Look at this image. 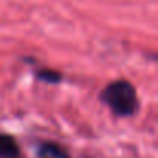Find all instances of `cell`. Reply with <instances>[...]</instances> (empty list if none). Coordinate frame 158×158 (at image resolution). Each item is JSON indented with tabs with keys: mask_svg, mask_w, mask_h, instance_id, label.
<instances>
[{
	"mask_svg": "<svg viewBox=\"0 0 158 158\" xmlns=\"http://www.w3.org/2000/svg\"><path fill=\"white\" fill-rule=\"evenodd\" d=\"M20 149L11 135L0 133V158H19Z\"/></svg>",
	"mask_w": 158,
	"mask_h": 158,
	"instance_id": "obj_2",
	"label": "cell"
},
{
	"mask_svg": "<svg viewBox=\"0 0 158 158\" xmlns=\"http://www.w3.org/2000/svg\"><path fill=\"white\" fill-rule=\"evenodd\" d=\"M101 101L118 116H132L138 110V95L135 87L124 79L110 82L101 93Z\"/></svg>",
	"mask_w": 158,
	"mask_h": 158,
	"instance_id": "obj_1",
	"label": "cell"
},
{
	"mask_svg": "<svg viewBox=\"0 0 158 158\" xmlns=\"http://www.w3.org/2000/svg\"><path fill=\"white\" fill-rule=\"evenodd\" d=\"M36 76L40 81H45L48 84H57L62 81V74L56 70H50V68H42L36 71Z\"/></svg>",
	"mask_w": 158,
	"mask_h": 158,
	"instance_id": "obj_4",
	"label": "cell"
},
{
	"mask_svg": "<svg viewBox=\"0 0 158 158\" xmlns=\"http://www.w3.org/2000/svg\"><path fill=\"white\" fill-rule=\"evenodd\" d=\"M40 158H70L68 152L56 143H42L39 146Z\"/></svg>",
	"mask_w": 158,
	"mask_h": 158,
	"instance_id": "obj_3",
	"label": "cell"
}]
</instances>
